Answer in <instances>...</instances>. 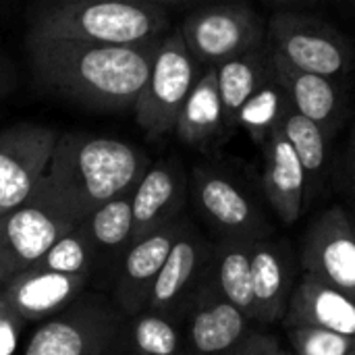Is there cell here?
<instances>
[{
    "instance_id": "obj_32",
    "label": "cell",
    "mask_w": 355,
    "mask_h": 355,
    "mask_svg": "<svg viewBox=\"0 0 355 355\" xmlns=\"http://www.w3.org/2000/svg\"><path fill=\"white\" fill-rule=\"evenodd\" d=\"M272 355H293V354H289V352H283V349L279 347V349H277V352H275Z\"/></svg>"
},
{
    "instance_id": "obj_31",
    "label": "cell",
    "mask_w": 355,
    "mask_h": 355,
    "mask_svg": "<svg viewBox=\"0 0 355 355\" xmlns=\"http://www.w3.org/2000/svg\"><path fill=\"white\" fill-rule=\"evenodd\" d=\"M343 171H345V183L349 193L355 198V123L349 131L347 148H345V160H343Z\"/></svg>"
},
{
    "instance_id": "obj_6",
    "label": "cell",
    "mask_w": 355,
    "mask_h": 355,
    "mask_svg": "<svg viewBox=\"0 0 355 355\" xmlns=\"http://www.w3.org/2000/svg\"><path fill=\"white\" fill-rule=\"evenodd\" d=\"M266 44L287 67L329 79L355 67V46L335 25L304 12H275L266 23Z\"/></svg>"
},
{
    "instance_id": "obj_22",
    "label": "cell",
    "mask_w": 355,
    "mask_h": 355,
    "mask_svg": "<svg viewBox=\"0 0 355 355\" xmlns=\"http://www.w3.org/2000/svg\"><path fill=\"white\" fill-rule=\"evenodd\" d=\"M79 229L92 245L96 268L108 266L116 270L121 258L135 241L133 191H127L92 212Z\"/></svg>"
},
{
    "instance_id": "obj_10",
    "label": "cell",
    "mask_w": 355,
    "mask_h": 355,
    "mask_svg": "<svg viewBox=\"0 0 355 355\" xmlns=\"http://www.w3.org/2000/svg\"><path fill=\"white\" fill-rule=\"evenodd\" d=\"M58 133L17 123L0 131V216L19 208L46 177Z\"/></svg>"
},
{
    "instance_id": "obj_27",
    "label": "cell",
    "mask_w": 355,
    "mask_h": 355,
    "mask_svg": "<svg viewBox=\"0 0 355 355\" xmlns=\"http://www.w3.org/2000/svg\"><path fill=\"white\" fill-rule=\"evenodd\" d=\"M293 112L291 98L272 71L266 83L245 102L239 112L237 127H241L256 146H264L275 133L281 131L285 119Z\"/></svg>"
},
{
    "instance_id": "obj_21",
    "label": "cell",
    "mask_w": 355,
    "mask_h": 355,
    "mask_svg": "<svg viewBox=\"0 0 355 355\" xmlns=\"http://www.w3.org/2000/svg\"><path fill=\"white\" fill-rule=\"evenodd\" d=\"M225 110L218 94L216 69L202 71L191 94L187 96L175 127V135L193 148H208L225 137Z\"/></svg>"
},
{
    "instance_id": "obj_18",
    "label": "cell",
    "mask_w": 355,
    "mask_h": 355,
    "mask_svg": "<svg viewBox=\"0 0 355 355\" xmlns=\"http://www.w3.org/2000/svg\"><path fill=\"white\" fill-rule=\"evenodd\" d=\"M293 268V256L283 241L260 239L252 243V279L258 322L285 318L295 289Z\"/></svg>"
},
{
    "instance_id": "obj_15",
    "label": "cell",
    "mask_w": 355,
    "mask_h": 355,
    "mask_svg": "<svg viewBox=\"0 0 355 355\" xmlns=\"http://www.w3.org/2000/svg\"><path fill=\"white\" fill-rule=\"evenodd\" d=\"M87 283V277L31 268L0 289V304L17 320L44 322L75 302L85 291Z\"/></svg>"
},
{
    "instance_id": "obj_26",
    "label": "cell",
    "mask_w": 355,
    "mask_h": 355,
    "mask_svg": "<svg viewBox=\"0 0 355 355\" xmlns=\"http://www.w3.org/2000/svg\"><path fill=\"white\" fill-rule=\"evenodd\" d=\"M281 133L291 144L308 181V202L320 191L322 181L331 166V135L314 125L312 121L304 119L295 110L285 119Z\"/></svg>"
},
{
    "instance_id": "obj_29",
    "label": "cell",
    "mask_w": 355,
    "mask_h": 355,
    "mask_svg": "<svg viewBox=\"0 0 355 355\" xmlns=\"http://www.w3.org/2000/svg\"><path fill=\"white\" fill-rule=\"evenodd\" d=\"M293 355H355V339L316 327L287 331Z\"/></svg>"
},
{
    "instance_id": "obj_16",
    "label": "cell",
    "mask_w": 355,
    "mask_h": 355,
    "mask_svg": "<svg viewBox=\"0 0 355 355\" xmlns=\"http://www.w3.org/2000/svg\"><path fill=\"white\" fill-rule=\"evenodd\" d=\"M187 189L189 183L179 160L171 158L150 164L133 189L135 239L181 218Z\"/></svg>"
},
{
    "instance_id": "obj_5",
    "label": "cell",
    "mask_w": 355,
    "mask_h": 355,
    "mask_svg": "<svg viewBox=\"0 0 355 355\" xmlns=\"http://www.w3.org/2000/svg\"><path fill=\"white\" fill-rule=\"evenodd\" d=\"M125 316L114 302L81 293L33 331L23 355H106L119 349Z\"/></svg>"
},
{
    "instance_id": "obj_13",
    "label": "cell",
    "mask_w": 355,
    "mask_h": 355,
    "mask_svg": "<svg viewBox=\"0 0 355 355\" xmlns=\"http://www.w3.org/2000/svg\"><path fill=\"white\" fill-rule=\"evenodd\" d=\"M302 264L308 275L355 295V223L347 210H324L306 231Z\"/></svg>"
},
{
    "instance_id": "obj_14",
    "label": "cell",
    "mask_w": 355,
    "mask_h": 355,
    "mask_svg": "<svg viewBox=\"0 0 355 355\" xmlns=\"http://www.w3.org/2000/svg\"><path fill=\"white\" fill-rule=\"evenodd\" d=\"M212 252L214 245L189 223L154 283L148 310L166 312L183 320L187 304L208 279Z\"/></svg>"
},
{
    "instance_id": "obj_7",
    "label": "cell",
    "mask_w": 355,
    "mask_h": 355,
    "mask_svg": "<svg viewBox=\"0 0 355 355\" xmlns=\"http://www.w3.org/2000/svg\"><path fill=\"white\" fill-rule=\"evenodd\" d=\"M202 71L179 31L160 42L150 77L133 106L135 121L150 139L175 133L179 112Z\"/></svg>"
},
{
    "instance_id": "obj_4",
    "label": "cell",
    "mask_w": 355,
    "mask_h": 355,
    "mask_svg": "<svg viewBox=\"0 0 355 355\" xmlns=\"http://www.w3.org/2000/svg\"><path fill=\"white\" fill-rule=\"evenodd\" d=\"M75 227V218L44 177L25 204L0 216V289L31 270Z\"/></svg>"
},
{
    "instance_id": "obj_30",
    "label": "cell",
    "mask_w": 355,
    "mask_h": 355,
    "mask_svg": "<svg viewBox=\"0 0 355 355\" xmlns=\"http://www.w3.org/2000/svg\"><path fill=\"white\" fill-rule=\"evenodd\" d=\"M277 349H279V343L272 337L262 335V333H252L233 355H272Z\"/></svg>"
},
{
    "instance_id": "obj_2",
    "label": "cell",
    "mask_w": 355,
    "mask_h": 355,
    "mask_svg": "<svg viewBox=\"0 0 355 355\" xmlns=\"http://www.w3.org/2000/svg\"><path fill=\"white\" fill-rule=\"evenodd\" d=\"M150 168L137 146L92 133H60L46 179L62 206L81 225L92 212L133 191Z\"/></svg>"
},
{
    "instance_id": "obj_11",
    "label": "cell",
    "mask_w": 355,
    "mask_h": 355,
    "mask_svg": "<svg viewBox=\"0 0 355 355\" xmlns=\"http://www.w3.org/2000/svg\"><path fill=\"white\" fill-rule=\"evenodd\" d=\"M187 218H177L144 237H137L131 248L121 258L114 270V297L112 302L123 312L125 318H131L148 308L150 293L154 283L185 227Z\"/></svg>"
},
{
    "instance_id": "obj_17",
    "label": "cell",
    "mask_w": 355,
    "mask_h": 355,
    "mask_svg": "<svg viewBox=\"0 0 355 355\" xmlns=\"http://www.w3.org/2000/svg\"><path fill=\"white\" fill-rule=\"evenodd\" d=\"M283 324L287 331L316 327L355 339V295L306 272L291 293Z\"/></svg>"
},
{
    "instance_id": "obj_19",
    "label": "cell",
    "mask_w": 355,
    "mask_h": 355,
    "mask_svg": "<svg viewBox=\"0 0 355 355\" xmlns=\"http://www.w3.org/2000/svg\"><path fill=\"white\" fill-rule=\"evenodd\" d=\"M264 173L262 187L264 196L275 210V214L285 225H293L308 202V181L306 173L285 135L275 133L264 146Z\"/></svg>"
},
{
    "instance_id": "obj_8",
    "label": "cell",
    "mask_w": 355,
    "mask_h": 355,
    "mask_svg": "<svg viewBox=\"0 0 355 355\" xmlns=\"http://www.w3.org/2000/svg\"><path fill=\"white\" fill-rule=\"evenodd\" d=\"M193 60L208 69L266 44V23L241 2L212 4L189 12L179 29Z\"/></svg>"
},
{
    "instance_id": "obj_3",
    "label": "cell",
    "mask_w": 355,
    "mask_h": 355,
    "mask_svg": "<svg viewBox=\"0 0 355 355\" xmlns=\"http://www.w3.org/2000/svg\"><path fill=\"white\" fill-rule=\"evenodd\" d=\"M27 40L135 46L166 37L171 17L154 0H58L29 10Z\"/></svg>"
},
{
    "instance_id": "obj_1",
    "label": "cell",
    "mask_w": 355,
    "mask_h": 355,
    "mask_svg": "<svg viewBox=\"0 0 355 355\" xmlns=\"http://www.w3.org/2000/svg\"><path fill=\"white\" fill-rule=\"evenodd\" d=\"M162 40L135 46L27 40V50L48 89L87 108L127 110L135 106Z\"/></svg>"
},
{
    "instance_id": "obj_28",
    "label": "cell",
    "mask_w": 355,
    "mask_h": 355,
    "mask_svg": "<svg viewBox=\"0 0 355 355\" xmlns=\"http://www.w3.org/2000/svg\"><path fill=\"white\" fill-rule=\"evenodd\" d=\"M37 270L58 272V275H71V277H92L96 270V258L92 252L89 241L85 239L79 225L62 235L33 266Z\"/></svg>"
},
{
    "instance_id": "obj_25",
    "label": "cell",
    "mask_w": 355,
    "mask_h": 355,
    "mask_svg": "<svg viewBox=\"0 0 355 355\" xmlns=\"http://www.w3.org/2000/svg\"><path fill=\"white\" fill-rule=\"evenodd\" d=\"M131 355H185L183 320L156 310L125 318L123 339Z\"/></svg>"
},
{
    "instance_id": "obj_33",
    "label": "cell",
    "mask_w": 355,
    "mask_h": 355,
    "mask_svg": "<svg viewBox=\"0 0 355 355\" xmlns=\"http://www.w3.org/2000/svg\"><path fill=\"white\" fill-rule=\"evenodd\" d=\"M119 349H121V347H119ZM119 349H114V352H110V354H106V355H123Z\"/></svg>"
},
{
    "instance_id": "obj_9",
    "label": "cell",
    "mask_w": 355,
    "mask_h": 355,
    "mask_svg": "<svg viewBox=\"0 0 355 355\" xmlns=\"http://www.w3.org/2000/svg\"><path fill=\"white\" fill-rule=\"evenodd\" d=\"M189 191L193 204L220 241L268 239L270 223L254 196L227 171L198 164L191 171Z\"/></svg>"
},
{
    "instance_id": "obj_12",
    "label": "cell",
    "mask_w": 355,
    "mask_h": 355,
    "mask_svg": "<svg viewBox=\"0 0 355 355\" xmlns=\"http://www.w3.org/2000/svg\"><path fill=\"white\" fill-rule=\"evenodd\" d=\"M250 322L206 279L183 314L185 355H233L252 335Z\"/></svg>"
},
{
    "instance_id": "obj_23",
    "label": "cell",
    "mask_w": 355,
    "mask_h": 355,
    "mask_svg": "<svg viewBox=\"0 0 355 355\" xmlns=\"http://www.w3.org/2000/svg\"><path fill=\"white\" fill-rule=\"evenodd\" d=\"M214 69H216L220 102L225 110V125H227V131H233L237 129V119L245 102L272 75L275 60H272L268 44H264L258 50L231 58Z\"/></svg>"
},
{
    "instance_id": "obj_24",
    "label": "cell",
    "mask_w": 355,
    "mask_h": 355,
    "mask_svg": "<svg viewBox=\"0 0 355 355\" xmlns=\"http://www.w3.org/2000/svg\"><path fill=\"white\" fill-rule=\"evenodd\" d=\"M254 241H218L212 252L208 279L214 289L250 320H256L254 279H252Z\"/></svg>"
},
{
    "instance_id": "obj_20",
    "label": "cell",
    "mask_w": 355,
    "mask_h": 355,
    "mask_svg": "<svg viewBox=\"0 0 355 355\" xmlns=\"http://www.w3.org/2000/svg\"><path fill=\"white\" fill-rule=\"evenodd\" d=\"M272 60H275V73L285 85L293 110L304 119L312 121L314 125H318L320 129H324L331 137H335L345 114V98L337 81L329 77L295 71L285 62L277 60L275 56Z\"/></svg>"
}]
</instances>
